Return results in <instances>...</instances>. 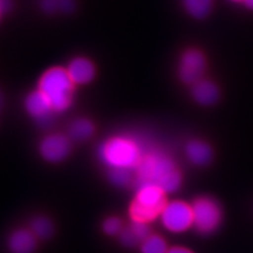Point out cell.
<instances>
[{
    "mask_svg": "<svg viewBox=\"0 0 253 253\" xmlns=\"http://www.w3.org/2000/svg\"><path fill=\"white\" fill-rule=\"evenodd\" d=\"M185 10L194 18H204L212 7V0H181Z\"/></svg>",
    "mask_w": 253,
    "mask_h": 253,
    "instance_id": "cell-16",
    "label": "cell"
},
{
    "mask_svg": "<svg viewBox=\"0 0 253 253\" xmlns=\"http://www.w3.org/2000/svg\"><path fill=\"white\" fill-rule=\"evenodd\" d=\"M94 134V126L85 118L75 120L69 126V137L75 141H85Z\"/></svg>",
    "mask_w": 253,
    "mask_h": 253,
    "instance_id": "cell-15",
    "label": "cell"
},
{
    "mask_svg": "<svg viewBox=\"0 0 253 253\" xmlns=\"http://www.w3.org/2000/svg\"><path fill=\"white\" fill-rule=\"evenodd\" d=\"M145 153L135 138L126 135L111 137L98 149L100 161L110 169H136Z\"/></svg>",
    "mask_w": 253,
    "mask_h": 253,
    "instance_id": "cell-2",
    "label": "cell"
},
{
    "mask_svg": "<svg viewBox=\"0 0 253 253\" xmlns=\"http://www.w3.org/2000/svg\"><path fill=\"white\" fill-rule=\"evenodd\" d=\"M186 155L192 164L196 166H205L211 161L212 150L207 142L194 139L187 144Z\"/></svg>",
    "mask_w": 253,
    "mask_h": 253,
    "instance_id": "cell-13",
    "label": "cell"
},
{
    "mask_svg": "<svg viewBox=\"0 0 253 253\" xmlns=\"http://www.w3.org/2000/svg\"><path fill=\"white\" fill-rule=\"evenodd\" d=\"M137 184H153L166 193L180 188L183 176L172 158L161 151L146 152L137 166Z\"/></svg>",
    "mask_w": 253,
    "mask_h": 253,
    "instance_id": "cell-1",
    "label": "cell"
},
{
    "mask_svg": "<svg viewBox=\"0 0 253 253\" xmlns=\"http://www.w3.org/2000/svg\"><path fill=\"white\" fill-rule=\"evenodd\" d=\"M74 84L67 72L60 67L51 68L43 73L39 81L38 90L49 99L55 112H65L73 100Z\"/></svg>",
    "mask_w": 253,
    "mask_h": 253,
    "instance_id": "cell-3",
    "label": "cell"
},
{
    "mask_svg": "<svg viewBox=\"0 0 253 253\" xmlns=\"http://www.w3.org/2000/svg\"><path fill=\"white\" fill-rule=\"evenodd\" d=\"M27 112L42 126H49L53 121V113L55 112L51 102L44 94L39 90L30 93L26 98Z\"/></svg>",
    "mask_w": 253,
    "mask_h": 253,
    "instance_id": "cell-9",
    "label": "cell"
},
{
    "mask_svg": "<svg viewBox=\"0 0 253 253\" xmlns=\"http://www.w3.org/2000/svg\"><path fill=\"white\" fill-rule=\"evenodd\" d=\"M167 253H193V252H192L191 250H189L188 248L177 246V247L169 248V250H168Z\"/></svg>",
    "mask_w": 253,
    "mask_h": 253,
    "instance_id": "cell-22",
    "label": "cell"
},
{
    "mask_svg": "<svg viewBox=\"0 0 253 253\" xmlns=\"http://www.w3.org/2000/svg\"><path fill=\"white\" fill-rule=\"evenodd\" d=\"M10 7L9 0H0V17Z\"/></svg>",
    "mask_w": 253,
    "mask_h": 253,
    "instance_id": "cell-23",
    "label": "cell"
},
{
    "mask_svg": "<svg viewBox=\"0 0 253 253\" xmlns=\"http://www.w3.org/2000/svg\"><path fill=\"white\" fill-rule=\"evenodd\" d=\"M192 206L193 227L202 234H210L219 227L223 218L220 206L209 196L196 199Z\"/></svg>",
    "mask_w": 253,
    "mask_h": 253,
    "instance_id": "cell-5",
    "label": "cell"
},
{
    "mask_svg": "<svg viewBox=\"0 0 253 253\" xmlns=\"http://www.w3.org/2000/svg\"><path fill=\"white\" fill-rule=\"evenodd\" d=\"M42 6L47 13H69L74 9V0H42Z\"/></svg>",
    "mask_w": 253,
    "mask_h": 253,
    "instance_id": "cell-19",
    "label": "cell"
},
{
    "mask_svg": "<svg viewBox=\"0 0 253 253\" xmlns=\"http://www.w3.org/2000/svg\"><path fill=\"white\" fill-rule=\"evenodd\" d=\"M162 225L172 233H181L193 226L192 206L183 201L167 202L161 213Z\"/></svg>",
    "mask_w": 253,
    "mask_h": 253,
    "instance_id": "cell-6",
    "label": "cell"
},
{
    "mask_svg": "<svg viewBox=\"0 0 253 253\" xmlns=\"http://www.w3.org/2000/svg\"><path fill=\"white\" fill-rule=\"evenodd\" d=\"M36 239L31 230L18 229L10 235L7 245L12 253H33L36 249Z\"/></svg>",
    "mask_w": 253,
    "mask_h": 253,
    "instance_id": "cell-11",
    "label": "cell"
},
{
    "mask_svg": "<svg viewBox=\"0 0 253 253\" xmlns=\"http://www.w3.org/2000/svg\"><path fill=\"white\" fill-rule=\"evenodd\" d=\"M164 190L153 184H138L135 197L132 202L129 214L134 223L149 224L161 216L167 204Z\"/></svg>",
    "mask_w": 253,
    "mask_h": 253,
    "instance_id": "cell-4",
    "label": "cell"
},
{
    "mask_svg": "<svg viewBox=\"0 0 253 253\" xmlns=\"http://www.w3.org/2000/svg\"><path fill=\"white\" fill-rule=\"evenodd\" d=\"M192 96L200 105L211 106L217 101L219 90L213 82H210L208 79H201L192 86Z\"/></svg>",
    "mask_w": 253,
    "mask_h": 253,
    "instance_id": "cell-12",
    "label": "cell"
},
{
    "mask_svg": "<svg viewBox=\"0 0 253 253\" xmlns=\"http://www.w3.org/2000/svg\"><path fill=\"white\" fill-rule=\"evenodd\" d=\"M102 229L108 235H120L124 229L123 221L118 217H109L104 221Z\"/></svg>",
    "mask_w": 253,
    "mask_h": 253,
    "instance_id": "cell-21",
    "label": "cell"
},
{
    "mask_svg": "<svg viewBox=\"0 0 253 253\" xmlns=\"http://www.w3.org/2000/svg\"><path fill=\"white\" fill-rule=\"evenodd\" d=\"M71 151L70 137L63 134H51L45 136L39 145V152L45 161L59 163L65 160Z\"/></svg>",
    "mask_w": 253,
    "mask_h": 253,
    "instance_id": "cell-8",
    "label": "cell"
},
{
    "mask_svg": "<svg viewBox=\"0 0 253 253\" xmlns=\"http://www.w3.org/2000/svg\"><path fill=\"white\" fill-rule=\"evenodd\" d=\"M151 234L147 224L142 223H132L128 228H124L120 234L122 244L126 247H134L138 244H141L147 237Z\"/></svg>",
    "mask_w": 253,
    "mask_h": 253,
    "instance_id": "cell-14",
    "label": "cell"
},
{
    "mask_svg": "<svg viewBox=\"0 0 253 253\" xmlns=\"http://www.w3.org/2000/svg\"><path fill=\"white\" fill-rule=\"evenodd\" d=\"M244 3L248 7V9L253 10V0H244Z\"/></svg>",
    "mask_w": 253,
    "mask_h": 253,
    "instance_id": "cell-24",
    "label": "cell"
},
{
    "mask_svg": "<svg viewBox=\"0 0 253 253\" xmlns=\"http://www.w3.org/2000/svg\"><path fill=\"white\" fill-rule=\"evenodd\" d=\"M67 72L74 84H86L93 81L95 67L90 59L76 57L70 61Z\"/></svg>",
    "mask_w": 253,
    "mask_h": 253,
    "instance_id": "cell-10",
    "label": "cell"
},
{
    "mask_svg": "<svg viewBox=\"0 0 253 253\" xmlns=\"http://www.w3.org/2000/svg\"><path fill=\"white\" fill-rule=\"evenodd\" d=\"M205 55L196 49L186 51L180 57L178 66V76L180 81L187 84H194L200 82L206 71Z\"/></svg>",
    "mask_w": 253,
    "mask_h": 253,
    "instance_id": "cell-7",
    "label": "cell"
},
{
    "mask_svg": "<svg viewBox=\"0 0 253 253\" xmlns=\"http://www.w3.org/2000/svg\"><path fill=\"white\" fill-rule=\"evenodd\" d=\"M231 1H233V2H244V0H231Z\"/></svg>",
    "mask_w": 253,
    "mask_h": 253,
    "instance_id": "cell-25",
    "label": "cell"
},
{
    "mask_svg": "<svg viewBox=\"0 0 253 253\" xmlns=\"http://www.w3.org/2000/svg\"><path fill=\"white\" fill-rule=\"evenodd\" d=\"M169 250L167 242L161 235L150 234L140 244L141 253H167Z\"/></svg>",
    "mask_w": 253,
    "mask_h": 253,
    "instance_id": "cell-17",
    "label": "cell"
},
{
    "mask_svg": "<svg viewBox=\"0 0 253 253\" xmlns=\"http://www.w3.org/2000/svg\"><path fill=\"white\" fill-rule=\"evenodd\" d=\"M109 178L111 180V183L117 187L129 186L133 179L131 170L122 169V168L110 169Z\"/></svg>",
    "mask_w": 253,
    "mask_h": 253,
    "instance_id": "cell-20",
    "label": "cell"
},
{
    "mask_svg": "<svg viewBox=\"0 0 253 253\" xmlns=\"http://www.w3.org/2000/svg\"><path fill=\"white\" fill-rule=\"evenodd\" d=\"M31 231L37 239H47L53 233L52 221L44 216H38L32 220Z\"/></svg>",
    "mask_w": 253,
    "mask_h": 253,
    "instance_id": "cell-18",
    "label": "cell"
}]
</instances>
